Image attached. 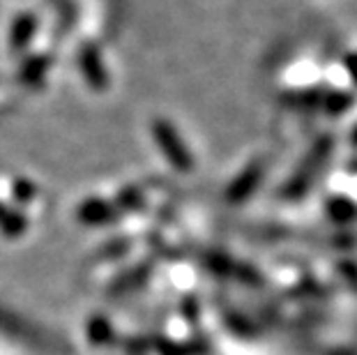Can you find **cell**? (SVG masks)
<instances>
[{"instance_id": "obj_4", "label": "cell", "mask_w": 357, "mask_h": 355, "mask_svg": "<svg viewBox=\"0 0 357 355\" xmlns=\"http://www.w3.org/2000/svg\"><path fill=\"white\" fill-rule=\"evenodd\" d=\"M33 33H35V19L21 17L12 30V49H24L30 37H33Z\"/></svg>"}, {"instance_id": "obj_5", "label": "cell", "mask_w": 357, "mask_h": 355, "mask_svg": "<svg viewBox=\"0 0 357 355\" xmlns=\"http://www.w3.org/2000/svg\"><path fill=\"white\" fill-rule=\"evenodd\" d=\"M258 178H261V166H252V169H249L245 176L233 185V194L235 192H238V196L247 194V190H252V187L258 183Z\"/></svg>"}, {"instance_id": "obj_6", "label": "cell", "mask_w": 357, "mask_h": 355, "mask_svg": "<svg viewBox=\"0 0 357 355\" xmlns=\"http://www.w3.org/2000/svg\"><path fill=\"white\" fill-rule=\"evenodd\" d=\"M348 67H351L353 74H355V79H357V58H351V60H348Z\"/></svg>"}, {"instance_id": "obj_1", "label": "cell", "mask_w": 357, "mask_h": 355, "mask_svg": "<svg viewBox=\"0 0 357 355\" xmlns=\"http://www.w3.org/2000/svg\"><path fill=\"white\" fill-rule=\"evenodd\" d=\"M155 139L159 143V148H164L166 157L180 166V169H189V164H192V160H189V150L185 148V143L180 141V137L176 132H173V127L169 123H164V120H157L155 123Z\"/></svg>"}, {"instance_id": "obj_7", "label": "cell", "mask_w": 357, "mask_h": 355, "mask_svg": "<svg viewBox=\"0 0 357 355\" xmlns=\"http://www.w3.org/2000/svg\"><path fill=\"white\" fill-rule=\"evenodd\" d=\"M355 141H357V130H355Z\"/></svg>"}, {"instance_id": "obj_3", "label": "cell", "mask_w": 357, "mask_h": 355, "mask_svg": "<svg viewBox=\"0 0 357 355\" xmlns=\"http://www.w3.org/2000/svg\"><path fill=\"white\" fill-rule=\"evenodd\" d=\"M81 67L86 72L88 81L93 83L95 88H104L106 86V74H104V67L100 63V56H97L95 49H86L81 54Z\"/></svg>"}, {"instance_id": "obj_2", "label": "cell", "mask_w": 357, "mask_h": 355, "mask_svg": "<svg viewBox=\"0 0 357 355\" xmlns=\"http://www.w3.org/2000/svg\"><path fill=\"white\" fill-rule=\"evenodd\" d=\"M328 155H330V141H321V143H318V146L314 148V153H311V157L307 160V164L302 166L300 176L295 178V183L291 185L293 190H298V192H300V190H305L307 183H311V180L316 178V173H314V171L325 162V157H328Z\"/></svg>"}]
</instances>
